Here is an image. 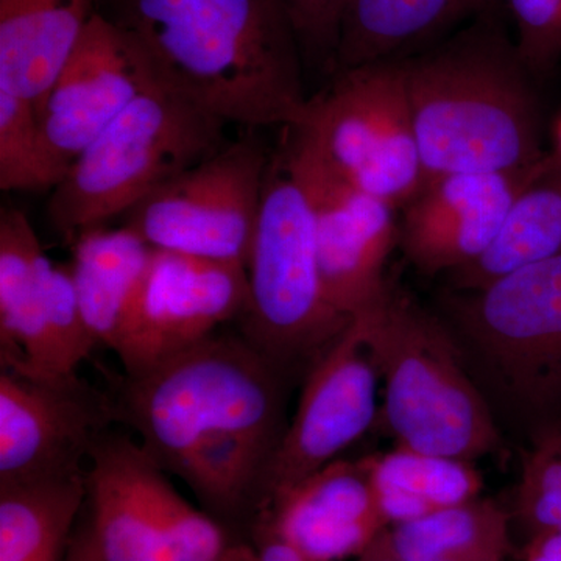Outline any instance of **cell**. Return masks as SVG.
<instances>
[{
	"label": "cell",
	"mask_w": 561,
	"mask_h": 561,
	"mask_svg": "<svg viewBox=\"0 0 561 561\" xmlns=\"http://www.w3.org/2000/svg\"><path fill=\"white\" fill-rule=\"evenodd\" d=\"M286 382L241 332H216L150 370L116 376L108 390L117 423L202 511L247 540L286 432Z\"/></svg>",
	"instance_id": "obj_1"
},
{
	"label": "cell",
	"mask_w": 561,
	"mask_h": 561,
	"mask_svg": "<svg viewBox=\"0 0 561 561\" xmlns=\"http://www.w3.org/2000/svg\"><path fill=\"white\" fill-rule=\"evenodd\" d=\"M158 80L227 124L298 127L300 39L280 0H99Z\"/></svg>",
	"instance_id": "obj_2"
},
{
	"label": "cell",
	"mask_w": 561,
	"mask_h": 561,
	"mask_svg": "<svg viewBox=\"0 0 561 561\" xmlns=\"http://www.w3.org/2000/svg\"><path fill=\"white\" fill-rule=\"evenodd\" d=\"M424 184L454 173L522 171L545 158L529 70L486 32L402 57Z\"/></svg>",
	"instance_id": "obj_3"
},
{
	"label": "cell",
	"mask_w": 561,
	"mask_h": 561,
	"mask_svg": "<svg viewBox=\"0 0 561 561\" xmlns=\"http://www.w3.org/2000/svg\"><path fill=\"white\" fill-rule=\"evenodd\" d=\"M356 320L386 387L376 421L382 419L394 446L471 463L501 451L490 402L448 324L390 286Z\"/></svg>",
	"instance_id": "obj_4"
},
{
	"label": "cell",
	"mask_w": 561,
	"mask_h": 561,
	"mask_svg": "<svg viewBox=\"0 0 561 561\" xmlns=\"http://www.w3.org/2000/svg\"><path fill=\"white\" fill-rule=\"evenodd\" d=\"M247 278L239 332L287 379L306 376L353 321L324 294L311 192L289 142L268 161Z\"/></svg>",
	"instance_id": "obj_5"
},
{
	"label": "cell",
	"mask_w": 561,
	"mask_h": 561,
	"mask_svg": "<svg viewBox=\"0 0 561 561\" xmlns=\"http://www.w3.org/2000/svg\"><path fill=\"white\" fill-rule=\"evenodd\" d=\"M227 122L165 87L140 92L70 164L49 219L66 242L124 217L151 192L227 146Z\"/></svg>",
	"instance_id": "obj_6"
},
{
	"label": "cell",
	"mask_w": 561,
	"mask_h": 561,
	"mask_svg": "<svg viewBox=\"0 0 561 561\" xmlns=\"http://www.w3.org/2000/svg\"><path fill=\"white\" fill-rule=\"evenodd\" d=\"M136 438L111 430L88 463L81 537L95 561H224L241 538L184 500Z\"/></svg>",
	"instance_id": "obj_7"
},
{
	"label": "cell",
	"mask_w": 561,
	"mask_h": 561,
	"mask_svg": "<svg viewBox=\"0 0 561 561\" xmlns=\"http://www.w3.org/2000/svg\"><path fill=\"white\" fill-rule=\"evenodd\" d=\"M453 334L491 390L523 416L561 409V254L449 300Z\"/></svg>",
	"instance_id": "obj_8"
},
{
	"label": "cell",
	"mask_w": 561,
	"mask_h": 561,
	"mask_svg": "<svg viewBox=\"0 0 561 561\" xmlns=\"http://www.w3.org/2000/svg\"><path fill=\"white\" fill-rule=\"evenodd\" d=\"M297 128L339 175L393 208L424 186L402 58L342 69Z\"/></svg>",
	"instance_id": "obj_9"
},
{
	"label": "cell",
	"mask_w": 561,
	"mask_h": 561,
	"mask_svg": "<svg viewBox=\"0 0 561 561\" xmlns=\"http://www.w3.org/2000/svg\"><path fill=\"white\" fill-rule=\"evenodd\" d=\"M271 158L253 136L228 142L124 216L151 249L247 268Z\"/></svg>",
	"instance_id": "obj_10"
},
{
	"label": "cell",
	"mask_w": 561,
	"mask_h": 561,
	"mask_svg": "<svg viewBox=\"0 0 561 561\" xmlns=\"http://www.w3.org/2000/svg\"><path fill=\"white\" fill-rule=\"evenodd\" d=\"M117 423L108 389L76 375L0 371V485L76 478Z\"/></svg>",
	"instance_id": "obj_11"
},
{
	"label": "cell",
	"mask_w": 561,
	"mask_h": 561,
	"mask_svg": "<svg viewBox=\"0 0 561 561\" xmlns=\"http://www.w3.org/2000/svg\"><path fill=\"white\" fill-rule=\"evenodd\" d=\"M249 298L247 268L154 250L113 353L139 375L238 321Z\"/></svg>",
	"instance_id": "obj_12"
},
{
	"label": "cell",
	"mask_w": 561,
	"mask_h": 561,
	"mask_svg": "<svg viewBox=\"0 0 561 561\" xmlns=\"http://www.w3.org/2000/svg\"><path fill=\"white\" fill-rule=\"evenodd\" d=\"M378 379L364 330L353 319L306 373L297 413L265 472L257 513L273 497L337 460L370 430L378 419Z\"/></svg>",
	"instance_id": "obj_13"
},
{
	"label": "cell",
	"mask_w": 561,
	"mask_h": 561,
	"mask_svg": "<svg viewBox=\"0 0 561 561\" xmlns=\"http://www.w3.org/2000/svg\"><path fill=\"white\" fill-rule=\"evenodd\" d=\"M286 128L311 192L324 294L339 312L356 319L389 290L383 267L394 241V208L339 175L300 128Z\"/></svg>",
	"instance_id": "obj_14"
},
{
	"label": "cell",
	"mask_w": 561,
	"mask_h": 561,
	"mask_svg": "<svg viewBox=\"0 0 561 561\" xmlns=\"http://www.w3.org/2000/svg\"><path fill=\"white\" fill-rule=\"evenodd\" d=\"M158 77L138 44L95 11L50 90L36 106L44 142L70 164Z\"/></svg>",
	"instance_id": "obj_15"
},
{
	"label": "cell",
	"mask_w": 561,
	"mask_h": 561,
	"mask_svg": "<svg viewBox=\"0 0 561 561\" xmlns=\"http://www.w3.org/2000/svg\"><path fill=\"white\" fill-rule=\"evenodd\" d=\"M541 161L522 171L454 173L424 184L402 219L409 260L430 275L453 273L478 260Z\"/></svg>",
	"instance_id": "obj_16"
},
{
	"label": "cell",
	"mask_w": 561,
	"mask_h": 561,
	"mask_svg": "<svg viewBox=\"0 0 561 561\" xmlns=\"http://www.w3.org/2000/svg\"><path fill=\"white\" fill-rule=\"evenodd\" d=\"M98 346L81 316L69 264L46 260L0 276L2 370L35 378L76 375Z\"/></svg>",
	"instance_id": "obj_17"
},
{
	"label": "cell",
	"mask_w": 561,
	"mask_h": 561,
	"mask_svg": "<svg viewBox=\"0 0 561 561\" xmlns=\"http://www.w3.org/2000/svg\"><path fill=\"white\" fill-rule=\"evenodd\" d=\"M256 519L271 524L309 561L359 557L389 529L376 500L367 457L331 461L268 501Z\"/></svg>",
	"instance_id": "obj_18"
},
{
	"label": "cell",
	"mask_w": 561,
	"mask_h": 561,
	"mask_svg": "<svg viewBox=\"0 0 561 561\" xmlns=\"http://www.w3.org/2000/svg\"><path fill=\"white\" fill-rule=\"evenodd\" d=\"M99 0H0V90L39 105Z\"/></svg>",
	"instance_id": "obj_19"
},
{
	"label": "cell",
	"mask_w": 561,
	"mask_h": 561,
	"mask_svg": "<svg viewBox=\"0 0 561 561\" xmlns=\"http://www.w3.org/2000/svg\"><path fill=\"white\" fill-rule=\"evenodd\" d=\"M70 247V276L81 316L98 345L113 351L153 249L125 225L91 228Z\"/></svg>",
	"instance_id": "obj_20"
},
{
	"label": "cell",
	"mask_w": 561,
	"mask_h": 561,
	"mask_svg": "<svg viewBox=\"0 0 561 561\" xmlns=\"http://www.w3.org/2000/svg\"><path fill=\"white\" fill-rule=\"evenodd\" d=\"M561 254V153H546L512 203L504 224L478 260L453 272L457 290L471 291Z\"/></svg>",
	"instance_id": "obj_21"
},
{
	"label": "cell",
	"mask_w": 561,
	"mask_h": 561,
	"mask_svg": "<svg viewBox=\"0 0 561 561\" xmlns=\"http://www.w3.org/2000/svg\"><path fill=\"white\" fill-rule=\"evenodd\" d=\"M494 0H350L339 41V70L394 60L482 13Z\"/></svg>",
	"instance_id": "obj_22"
},
{
	"label": "cell",
	"mask_w": 561,
	"mask_h": 561,
	"mask_svg": "<svg viewBox=\"0 0 561 561\" xmlns=\"http://www.w3.org/2000/svg\"><path fill=\"white\" fill-rule=\"evenodd\" d=\"M84 474L0 485V561L68 559L87 502Z\"/></svg>",
	"instance_id": "obj_23"
},
{
	"label": "cell",
	"mask_w": 561,
	"mask_h": 561,
	"mask_svg": "<svg viewBox=\"0 0 561 561\" xmlns=\"http://www.w3.org/2000/svg\"><path fill=\"white\" fill-rule=\"evenodd\" d=\"M367 460L376 500L389 527L476 500L483 489L481 474L467 460L401 446Z\"/></svg>",
	"instance_id": "obj_24"
},
{
	"label": "cell",
	"mask_w": 561,
	"mask_h": 561,
	"mask_svg": "<svg viewBox=\"0 0 561 561\" xmlns=\"http://www.w3.org/2000/svg\"><path fill=\"white\" fill-rule=\"evenodd\" d=\"M389 529L404 560L430 556L505 560L512 551L511 516L481 496Z\"/></svg>",
	"instance_id": "obj_25"
},
{
	"label": "cell",
	"mask_w": 561,
	"mask_h": 561,
	"mask_svg": "<svg viewBox=\"0 0 561 561\" xmlns=\"http://www.w3.org/2000/svg\"><path fill=\"white\" fill-rule=\"evenodd\" d=\"M66 173L47 150L35 103L0 90V190L54 191Z\"/></svg>",
	"instance_id": "obj_26"
},
{
	"label": "cell",
	"mask_w": 561,
	"mask_h": 561,
	"mask_svg": "<svg viewBox=\"0 0 561 561\" xmlns=\"http://www.w3.org/2000/svg\"><path fill=\"white\" fill-rule=\"evenodd\" d=\"M524 460L516 515L530 535L561 531V426L542 427Z\"/></svg>",
	"instance_id": "obj_27"
},
{
	"label": "cell",
	"mask_w": 561,
	"mask_h": 561,
	"mask_svg": "<svg viewBox=\"0 0 561 561\" xmlns=\"http://www.w3.org/2000/svg\"><path fill=\"white\" fill-rule=\"evenodd\" d=\"M516 51L530 73L548 72L561 58V0H507Z\"/></svg>",
	"instance_id": "obj_28"
},
{
	"label": "cell",
	"mask_w": 561,
	"mask_h": 561,
	"mask_svg": "<svg viewBox=\"0 0 561 561\" xmlns=\"http://www.w3.org/2000/svg\"><path fill=\"white\" fill-rule=\"evenodd\" d=\"M301 46L316 54H337L350 0H280Z\"/></svg>",
	"instance_id": "obj_29"
},
{
	"label": "cell",
	"mask_w": 561,
	"mask_h": 561,
	"mask_svg": "<svg viewBox=\"0 0 561 561\" xmlns=\"http://www.w3.org/2000/svg\"><path fill=\"white\" fill-rule=\"evenodd\" d=\"M249 541L254 546L260 561H309L289 542L283 540L271 524L256 519L251 524Z\"/></svg>",
	"instance_id": "obj_30"
},
{
	"label": "cell",
	"mask_w": 561,
	"mask_h": 561,
	"mask_svg": "<svg viewBox=\"0 0 561 561\" xmlns=\"http://www.w3.org/2000/svg\"><path fill=\"white\" fill-rule=\"evenodd\" d=\"M524 561H561V531L542 530L530 535Z\"/></svg>",
	"instance_id": "obj_31"
},
{
	"label": "cell",
	"mask_w": 561,
	"mask_h": 561,
	"mask_svg": "<svg viewBox=\"0 0 561 561\" xmlns=\"http://www.w3.org/2000/svg\"><path fill=\"white\" fill-rule=\"evenodd\" d=\"M356 561H404L391 541L390 529H386L371 541V545L356 557Z\"/></svg>",
	"instance_id": "obj_32"
},
{
	"label": "cell",
	"mask_w": 561,
	"mask_h": 561,
	"mask_svg": "<svg viewBox=\"0 0 561 561\" xmlns=\"http://www.w3.org/2000/svg\"><path fill=\"white\" fill-rule=\"evenodd\" d=\"M224 561H260L257 560L256 549L251 545L250 541L242 540L236 542L234 546L228 552V556L225 557Z\"/></svg>",
	"instance_id": "obj_33"
},
{
	"label": "cell",
	"mask_w": 561,
	"mask_h": 561,
	"mask_svg": "<svg viewBox=\"0 0 561 561\" xmlns=\"http://www.w3.org/2000/svg\"><path fill=\"white\" fill-rule=\"evenodd\" d=\"M404 560V559H402ZM404 561H505L502 559H489V557H456V556H430L413 557Z\"/></svg>",
	"instance_id": "obj_34"
},
{
	"label": "cell",
	"mask_w": 561,
	"mask_h": 561,
	"mask_svg": "<svg viewBox=\"0 0 561 561\" xmlns=\"http://www.w3.org/2000/svg\"><path fill=\"white\" fill-rule=\"evenodd\" d=\"M66 561H90L88 559L87 549H84L83 542H81L79 535L73 534L72 545H70L68 559Z\"/></svg>",
	"instance_id": "obj_35"
},
{
	"label": "cell",
	"mask_w": 561,
	"mask_h": 561,
	"mask_svg": "<svg viewBox=\"0 0 561 561\" xmlns=\"http://www.w3.org/2000/svg\"><path fill=\"white\" fill-rule=\"evenodd\" d=\"M77 535H79V538H80L81 542H83L84 549H87L88 559H90V561H95L94 556H92V553L90 551V548H88L87 541H84V538L81 537V534H80V530H79V526H77Z\"/></svg>",
	"instance_id": "obj_36"
},
{
	"label": "cell",
	"mask_w": 561,
	"mask_h": 561,
	"mask_svg": "<svg viewBox=\"0 0 561 561\" xmlns=\"http://www.w3.org/2000/svg\"><path fill=\"white\" fill-rule=\"evenodd\" d=\"M557 140H559V153H561V121L559 122V127H557Z\"/></svg>",
	"instance_id": "obj_37"
}]
</instances>
